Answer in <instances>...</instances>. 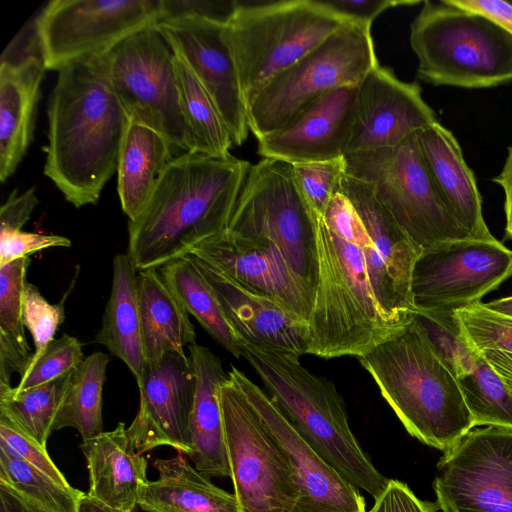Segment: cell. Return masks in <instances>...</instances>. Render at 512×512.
Segmentation results:
<instances>
[{
  "label": "cell",
  "mask_w": 512,
  "mask_h": 512,
  "mask_svg": "<svg viewBox=\"0 0 512 512\" xmlns=\"http://www.w3.org/2000/svg\"><path fill=\"white\" fill-rule=\"evenodd\" d=\"M57 72L48 107L44 174L80 208L96 204L117 171L127 114L109 82L102 54Z\"/></svg>",
  "instance_id": "6da1fadb"
},
{
  "label": "cell",
  "mask_w": 512,
  "mask_h": 512,
  "mask_svg": "<svg viewBox=\"0 0 512 512\" xmlns=\"http://www.w3.org/2000/svg\"><path fill=\"white\" fill-rule=\"evenodd\" d=\"M365 236L357 210L339 190L324 215L315 216L317 282L308 354L357 358L397 334L374 296Z\"/></svg>",
  "instance_id": "7a4b0ae2"
},
{
  "label": "cell",
  "mask_w": 512,
  "mask_h": 512,
  "mask_svg": "<svg viewBox=\"0 0 512 512\" xmlns=\"http://www.w3.org/2000/svg\"><path fill=\"white\" fill-rule=\"evenodd\" d=\"M250 167L232 155L174 157L144 210L128 221L127 254L135 268L159 269L226 232Z\"/></svg>",
  "instance_id": "3957f363"
},
{
  "label": "cell",
  "mask_w": 512,
  "mask_h": 512,
  "mask_svg": "<svg viewBox=\"0 0 512 512\" xmlns=\"http://www.w3.org/2000/svg\"><path fill=\"white\" fill-rule=\"evenodd\" d=\"M410 435L447 452L473 426L456 377L412 320L357 357Z\"/></svg>",
  "instance_id": "277c9868"
},
{
  "label": "cell",
  "mask_w": 512,
  "mask_h": 512,
  "mask_svg": "<svg viewBox=\"0 0 512 512\" xmlns=\"http://www.w3.org/2000/svg\"><path fill=\"white\" fill-rule=\"evenodd\" d=\"M241 348L242 356L297 432L351 484L377 499L389 479L359 445L334 383L309 371L295 354L248 342H241Z\"/></svg>",
  "instance_id": "5b68a950"
},
{
  "label": "cell",
  "mask_w": 512,
  "mask_h": 512,
  "mask_svg": "<svg viewBox=\"0 0 512 512\" xmlns=\"http://www.w3.org/2000/svg\"><path fill=\"white\" fill-rule=\"evenodd\" d=\"M418 79L434 86L490 88L512 81V36L491 19L424 1L410 26Z\"/></svg>",
  "instance_id": "8992f818"
},
{
  "label": "cell",
  "mask_w": 512,
  "mask_h": 512,
  "mask_svg": "<svg viewBox=\"0 0 512 512\" xmlns=\"http://www.w3.org/2000/svg\"><path fill=\"white\" fill-rule=\"evenodd\" d=\"M348 21L320 0L237 1L223 35L246 107L272 79Z\"/></svg>",
  "instance_id": "52a82bcc"
},
{
  "label": "cell",
  "mask_w": 512,
  "mask_h": 512,
  "mask_svg": "<svg viewBox=\"0 0 512 512\" xmlns=\"http://www.w3.org/2000/svg\"><path fill=\"white\" fill-rule=\"evenodd\" d=\"M371 27L349 20L265 85L246 107L256 139L283 128L328 92L358 86L379 64Z\"/></svg>",
  "instance_id": "ba28073f"
},
{
  "label": "cell",
  "mask_w": 512,
  "mask_h": 512,
  "mask_svg": "<svg viewBox=\"0 0 512 512\" xmlns=\"http://www.w3.org/2000/svg\"><path fill=\"white\" fill-rule=\"evenodd\" d=\"M351 177L369 184L398 225L422 250L474 239L451 214L422 159L416 134L400 143L345 156Z\"/></svg>",
  "instance_id": "9c48e42d"
},
{
  "label": "cell",
  "mask_w": 512,
  "mask_h": 512,
  "mask_svg": "<svg viewBox=\"0 0 512 512\" xmlns=\"http://www.w3.org/2000/svg\"><path fill=\"white\" fill-rule=\"evenodd\" d=\"M156 25L102 53L106 73L130 119L159 132L175 150L197 153L181 107L175 55Z\"/></svg>",
  "instance_id": "30bf717a"
},
{
  "label": "cell",
  "mask_w": 512,
  "mask_h": 512,
  "mask_svg": "<svg viewBox=\"0 0 512 512\" xmlns=\"http://www.w3.org/2000/svg\"><path fill=\"white\" fill-rule=\"evenodd\" d=\"M315 216L298 189L292 165L263 159L251 165L226 232L273 242L315 293Z\"/></svg>",
  "instance_id": "8fae6325"
},
{
  "label": "cell",
  "mask_w": 512,
  "mask_h": 512,
  "mask_svg": "<svg viewBox=\"0 0 512 512\" xmlns=\"http://www.w3.org/2000/svg\"><path fill=\"white\" fill-rule=\"evenodd\" d=\"M230 478L242 512H295L300 490L278 444L229 377L220 387Z\"/></svg>",
  "instance_id": "7c38bea8"
},
{
  "label": "cell",
  "mask_w": 512,
  "mask_h": 512,
  "mask_svg": "<svg viewBox=\"0 0 512 512\" xmlns=\"http://www.w3.org/2000/svg\"><path fill=\"white\" fill-rule=\"evenodd\" d=\"M159 20L160 0H52L35 19L34 37L46 70L58 71Z\"/></svg>",
  "instance_id": "4fadbf2b"
},
{
  "label": "cell",
  "mask_w": 512,
  "mask_h": 512,
  "mask_svg": "<svg viewBox=\"0 0 512 512\" xmlns=\"http://www.w3.org/2000/svg\"><path fill=\"white\" fill-rule=\"evenodd\" d=\"M442 512H512V428H472L437 464Z\"/></svg>",
  "instance_id": "5bb4252c"
},
{
  "label": "cell",
  "mask_w": 512,
  "mask_h": 512,
  "mask_svg": "<svg viewBox=\"0 0 512 512\" xmlns=\"http://www.w3.org/2000/svg\"><path fill=\"white\" fill-rule=\"evenodd\" d=\"M512 276V250L497 239L453 240L422 250L411 282L417 311H455Z\"/></svg>",
  "instance_id": "9a60e30c"
},
{
  "label": "cell",
  "mask_w": 512,
  "mask_h": 512,
  "mask_svg": "<svg viewBox=\"0 0 512 512\" xmlns=\"http://www.w3.org/2000/svg\"><path fill=\"white\" fill-rule=\"evenodd\" d=\"M339 191L357 210L366 230L364 248L378 306L398 333L413 320L411 282L422 252L364 181L345 174Z\"/></svg>",
  "instance_id": "2e32d148"
},
{
  "label": "cell",
  "mask_w": 512,
  "mask_h": 512,
  "mask_svg": "<svg viewBox=\"0 0 512 512\" xmlns=\"http://www.w3.org/2000/svg\"><path fill=\"white\" fill-rule=\"evenodd\" d=\"M228 375L278 444L295 476L300 490L295 512H366L359 489L312 448L268 394L235 366Z\"/></svg>",
  "instance_id": "e0dca14e"
},
{
  "label": "cell",
  "mask_w": 512,
  "mask_h": 512,
  "mask_svg": "<svg viewBox=\"0 0 512 512\" xmlns=\"http://www.w3.org/2000/svg\"><path fill=\"white\" fill-rule=\"evenodd\" d=\"M137 386L139 410L127 428L134 449L143 454L167 445L188 455L195 394V374L189 355L168 352L146 360Z\"/></svg>",
  "instance_id": "ac0fdd59"
},
{
  "label": "cell",
  "mask_w": 512,
  "mask_h": 512,
  "mask_svg": "<svg viewBox=\"0 0 512 512\" xmlns=\"http://www.w3.org/2000/svg\"><path fill=\"white\" fill-rule=\"evenodd\" d=\"M187 255L212 265L247 289L275 301L308 322L315 293L295 274L273 242L224 232L199 242Z\"/></svg>",
  "instance_id": "d6986e66"
},
{
  "label": "cell",
  "mask_w": 512,
  "mask_h": 512,
  "mask_svg": "<svg viewBox=\"0 0 512 512\" xmlns=\"http://www.w3.org/2000/svg\"><path fill=\"white\" fill-rule=\"evenodd\" d=\"M156 26L213 100L233 145H242L250 131L247 109L237 68L224 39V24L191 18L160 21Z\"/></svg>",
  "instance_id": "ffe728a7"
},
{
  "label": "cell",
  "mask_w": 512,
  "mask_h": 512,
  "mask_svg": "<svg viewBox=\"0 0 512 512\" xmlns=\"http://www.w3.org/2000/svg\"><path fill=\"white\" fill-rule=\"evenodd\" d=\"M435 121L420 86L378 64L358 85L346 155L394 146Z\"/></svg>",
  "instance_id": "44dd1931"
},
{
  "label": "cell",
  "mask_w": 512,
  "mask_h": 512,
  "mask_svg": "<svg viewBox=\"0 0 512 512\" xmlns=\"http://www.w3.org/2000/svg\"><path fill=\"white\" fill-rule=\"evenodd\" d=\"M357 94L358 86H345L323 95L286 126L258 139V154L291 165L345 157Z\"/></svg>",
  "instance_id": "7402d4cb"
},
{
  "label": "cell",
  "mask_w": 512,
  "mask_h": 512,
  "mask_svg": "<svg viewBox=\"0 0 512 512\" xmlns=\"http://www.w3.org/2000/svg\"><path fill=\"white\" fill-rule=\"evenodd\" d=\"M192 258L214 289L240 343L248 342L299 357L308 354L307 322L212 265Z\"/></svg>",
  "instance_id": "603a6c76"
},
{
  "label": "cell",
  "mask_w": 512,
  "mask_h": 512,
  "mask_svg": "<svg viewBox=\"0 0 512 512\" xmlns=\"http://www.w3.org/2000/svg\"><path fill=\"white\" fill-rule=\"evenodd\" d=\"M35 38V37H34ZM46 68L36 40L0 64V180L16 171L33 140L36 107Z\"/></svg>",
  "instance_id": "cb8c5ba5"
},
{
  "label": "cell",
  "mask_w": 512,
  "mask_h": 512,
  "mask_svg": "<svg viewBox=\"0 0 512 512\" xmlns=\"http://www.w3.org/2000/svg\"><path fill=\"white\" fill-rule=\"evenodd\" d=\"M418 147L443 202L476 240L494 241L482 213V198L453 133L438 120L416 133Z\"/></svg>",
  "instance_id": "d4e9b609"
},
{
  "label": "cell",
  "mask_w": 512,
  "mask_h": 512,
  "mask_svg": "<svg viewBox=\"0 0 512 512\" xmlns=\"http://www.w3.org/2000/svg\"><path fill=\"white\" fill-rule=\"evenodd\" d=\"M195 374V394L189 420L193 466L206 477H230L220 387L227 380L221 359L196 342L188 346Z\"/></svg>",
  "instance_id": "484cf974"
},
{
  "label": "cell",
  "mask_w": 512,
  "mask_h": 512,
  "mask_svg": "<svg viewBox=\"0 0 512 512\" xmlns=\"http://www.w3.org/2000/svg\"><path fill=\"white\" fill-rule=\"evenodd\" d=\"M80 448L89 472L88 494L113 509L132 512L148 481L147 461L134 449L125 424L83 439Z\"/></svg>",
  "instance_id": "4316f807"
},
{
  "label": "cell",
  "mask_w": 512,
  "mask_h": 512,
  "mask_svg": "<svg viewBox=\"0 0 512 512\" xmlns=\"http://www.w3.org/2000/svg\"><path fill=\"white\" fill-rule=\"evenodd\" d=\"M159 477L141 488L138 506L145 512H242L237 498L189 464L182 453L156 459Z\"/></svg>",
  "instance_id": "83f0119b"
},
{
  "label": "cell",
  "mask_w": 512,
  "mask_h": 512,
  "mask_svg": "<svg viewBox=\"0 0 512 512\" xmlns=\"http://www.w3.org/2000/svg\"><path fill=\"white\" fill-rule=\"evenodd\" d=\"M173 151L163 135L127 116L116 172L121 208L129 221L148 204Z\"/></svg>",
  "instance_id": "f1b7e54d"
},
{
  "label": "cell",
  "mask_w": 512,
  "mask_h": 512,
  "mask_svg": "<svg viewBox=\"0 0 512 512\" xmlns=\"http://www.w3.org/2000/svg\"><path fill=\"white\" fill-rule=\"evenodd\" d=\"M95 342L121 359L138 384L145 365L142 339L138 270L127 253L113 259L110 296Z\"/></svg>",
  "instance_id": "f546056e"
},
{
  "label": "cell",
  "mask_w": 512,
  "mask_h": 512,
  "mask_svg": "<svg viewBox=\"0 0 512 512\" xmlns=\"http://www.w3.org/2000/svg\"><path fill=\"white\" fill-rule=\"evenodd\" d=\"M138 289L145 359L168 352L184 354V347L195 342L194 326L160 270L138 271Z\"/></svg>",
  "instance_id": "4dcf8cb0"
},
{
  "label": "cell",
  "mask_w": 512,
  "mask_h": 512,
  "mask_svg": "<svg viewBox=\"0 0 512 512\" xmlns=\"http://www.w3.org/2000/svg\"><path fill=\"white\" fill-rule=\"evenodd\" d=\"M159 270L188 314H191L226 351L240 358V341L227 320L214 289L194 259L185 255L170 261Z\"/></svg>",
  "instance_id": "1f68e13d"
},
{
  "label": "cell",
  "mask_w": 512,
  "mask_h": 512,
  "mask_svg": "<svg viewBox=\"0 0 512 512\" xmlns=\"http://www.w3.org/2000/svg\"><path fill=\"white\" fill-rule=\"evenodd\" d=\"M30 258L0 265V391L11 388L32 357L23 320V293Z\"/></svg>",
  "instance_id": "d6a6232c"
},
{
  "label": "cell",
  "mask_w": 512,
  "mask_h": 512,
  "mask_svg": "<svg viewBox=\"0 0 512 512\" xmlns=\"http://www.w3.org/2000/svg\"><path fill=\"white\" fill-rule=\"evenodd\" d=\"M110 357L100 351L84 358L72 372L52 430L75 428L82 439L103 432L102 401Z\"/></svg>",
  "instance_id": "836d02e7"
},
{
  "label": "cell",
  "mask_w": 512,
  "mask_h": 512,
  "mask_svg": "<svg viewBox=\"0 0 512 512\" xmlns=\"http://www.w3.org/2000/svg\"><path fill=\"white\" fill-rule=\"evenodd\" d=\"M174 55L181 107L197 153L216 158L231 155L234 145L217 107L183 59Z\"/></svg>",
  "instance_id": "e575fe53"
},
{
  "label": "cell",
  "mask_w": 512,
  "mask_h": 512,
  "mask_svg": "<svg viewBox=\"0 0 512 512\" xmlns=\"http://www.w3.org/2000/svg\"><path fill=\"white\" fill-rule=\"evenodd\" d=\"M72 372L21 392L14 391L13 387L0 391V413L46 448Z\"/></svg>",
  "instance_id": "d590c367"
},
{
  "label": "cell",
  "mask_w": 512,
  "mask_h": 512,
  "mask_svg": "<svg viewBox=\"0 0 512 512\" xmlns=\"http://www.w3.org/2000/svg\"><path fill=\"white\" fill-rule=\"evenodd\" d=\"M457 382L474 427L512 428V391L482 354L475 369Z\"/></svg>",
  "instance_id": "8d00e7d4"
},
{
  "label": "cell",
  "mask_w": 512,
  "mask_h": 512,
  "mask_svg": "<svg viewBox=\"0 0 512 512\" xmlns=\"http://www.w3.org/2000/svg\"><path fill=\"white\" fill-rule=\"evenodd\" d=\"M0 481L49 512H78L83 492L0 448Z\"/></svg>",
  "instance_id": "74e56055"
},
{
  "label": "cell",
  "mask_w": 512,
  "mask_h": 512,
  "mask_svg": "<svg viewBox=\"0 0 512 512\" xmlns=\"http://www.w3.org/2000/svg\"><path fill=\"white\" fill-rule=\"evenodd\" d=\"M413 321L426 342L457 378L472 372L481 354L465 339L454 311H415Z\"/></svg>",
  "instance_id": "f35d334b"
},
{
  "label": "cell",
  "mask_w": 512,
  "mask_h": 512,
  "mask_svg": "<svg viewBox=\"0 0 512 512\" xmlns=\"http://www.w3.org/2000/svg\"><path fill=\"white\" fill-rule=\"evenodd\" d=\"M469 346L481 354L496 350L512 354V318L478 301L454 311Z\"/></svg>",
  "instance_id": "ab89813d"
},
{
  "label": "cell",
  "mask_w": 512,
  "mask_h": 512,
  "mask_svg": "<svg viewBox=\"0 0 512 512\" xmlns=\"http://www.w3.org/2000/svg\"><path fill=\"white\" fill-rule=\"evenodd\" d=\"M83 360L79 340L63 334L54 339L38 358L30 360L13 389L21 392L54 381L74 371Z\"/></svg>",
  "instance_id": "60d3db41"
},
{
  "label": "cell",
  "mask_w": 512,
  "mask_h": 512,
  "mask_svg": "<svg viewBox=\"0 0 512 512\" xmlns=\"http://www.w3.org/2000/svg\"><path fill=\"white\" fill-rule=\"evenodd\" d=\"M293 176L304 200L318 216H323L339 190L345 175V157L292 165Z\"/></svg>",
  "instance_id": "b9f144b4"
},
{
  "label": "cell",
  "mask_w": 512,
  "mask_h": 512,
  "mask_svg": "<svg viewBox=\"0 0 512 512\" xmlns=\"http://www.w3.org/2000/svg\"><path fill=\"white\" fill-rule=\"evenodd\" d=\"M64 319L63 299L57 304H51L36 286L26 282L23 293V320L35 346L30 360L38 358L54 340V335Z\"/></svg>",
  "instance_id": "7bdbcfd3"
},
{
  "label": "cell",
  "mask_w": 512,
  "mask_h": 512,
  "mask_svg": "<svg viewBox=\"0 0 512 512\" xmlns=\"http://www.w3.org/2000/svg\"><path fill=\"white\" fill-rule=\"evenodd\" d=\"M0 448L35 466L56 482L65 486L70 485L51 460L46 448L23 432L2 413H0Z\"/></svg>",
  "instance_id": "ee69618b"
},
{
  "label": "cell",
  "mask_w": 512,
  "mask_h": 512,
  "mask_svg": "<svg viewBox=\"0 0 512 512\" xmlns=\"http://www.w3.org/2000/svg\"><path fill=\"white\" fill-rule=\"evenodd\" d=\"M235 0H160V21L202 19L225 24L232 16Z\"/></svg>",
  "instance_id": "f6af8a7d"
},
{
  "label": "cell",
  "mask_w": 512,
  "mask_h": 512,
  "mask_svg": "<svg viewBox=\"0 0 512 512\" xmlns=\"http://www.w3.org/2000/svg\"><path fill=\"white\" fill-rule=\"evenodd\" d=\"M67 237L54 234L14 231L0 234V265L52 247H71Z\"/></svg>",
  "instance_id": "bcb514c9"
},
{
  "label": "cell",
  "mask_w": 512,
  "mask_h": 512,
  "mask_svg": "<svg viewBox=\"0 0 512 512\" xmlns=\"http://www.w3.org/2000/svg\"><path fill=\"white\" fill-rule=\"evenodd\" d=\"M436 503L419 499L403 482L389 479L369 512H436Z\"/></svg>",
  "instance_id": "7dc6e473"
},
{
  "label": "cell",
  "mask_w": 512,
  "mask_h": 512,
  "mask_svg": "<svg viewBox=\"0 0 512 512\" xmlns=\"http://www.w3.org/2000/svg\"><path fill=\"white\" fill-rule=\"evenodd\" d=\"M348 20L370 23L384 11L405 5L419 4L411 0H320Z\"/></svg>",
  "instance_id": "c3c4849f"
},
{
  "label": "cell",
  "mask_w": 512,
  "mask_h": 512,
  "mask_svg": "<svg viewBox=\"0 0 512 512\" xmlns=\"http://www.w3.org/2000/svg\"><path fill=\"white\" fill-rule=\"evenodd\" d=\"M38 203L35 187L12 191L0 208V234L22 230Z\"/></svg>",
  "instance_id": "681fc988"
},
{
  "label": "cell",
  "mask_w": 512,
  "mask_h": 512,
  "mask_svg": "<svg viewBox=\"0 0 512 512\" xmlns=\"http://www.w3.org/2000/svg\"><path fill=\"white\" fill-rule=\"evenodd\" d=\"M453 5L481 14L512 36V2L500 0H449Z\"/></svg>",
  "instance_id": "f907efd6"
},
{
  "label": "cell",
  "mask_w": 512,
  "mask_h": 512,
  "mask_svg": "<svg viewBox=\"0 0 512 512\" xmlns=\"http://www.w3.org/2000/svg\"><path fill=\"white\" fill-rule=\"evenodd\" d=\"M492 181L504 191V210L506 217V237L512 240V145L508 148L507 157L501 172Z\"/></svg>",
  "instance_id": "816d5d0a"
},
{
  "label": "cell",
  "mask_w": 512,
  "mask_h": 512,
  "mask_svg": "<svg viewBox=\"0 0 512 512\" xmlns=\"http://www.w3.org/2000/svg\"><path fill=\"white\" fill-rule=\"evenodd\" d=\"M0 512H49L0 481Z\"/></svg>",
  "instance_id": "f5cc1de1"
},
{
  "label": "cell",
  "mask_w": 512,
  "mask_h": 512,
  "mask_svg": "<svg viewBox=\"0 0 512 512\" xmlns=\"http://www.w3.org/2000/svg\"><path fill=\"white\" fill-rule=\"evenodd\" d=\"M481 354L494 367L512 391V354L496 350H486Z\"/></svg>",
  "instance_id": "db71d44e"
},
{
  "label": "cell",
  "mask_w": 512,
  "mask_h": 512,
  "mask_svg": "<svg viewBox=\"0 0 512 512\" xmlns=\"http://www.w3.org/2000/svg\"><path fill=\"white\" fill-rule=\"evenodd\" d=\"M78 512H125L113 509L91 497L88 493L83 494Z\"/></svg>",
  "instance_id": "11a10c76"
},
{
  "label": "cell",
  "mask_w": 512,
  "mask_h": 512,
  "mask_svg": "<svg viewBox=\"0 0 512 512\" xmlns=\"http://www.w3.org/2000/svg\"><path fill=\"white\" fill-rule=\"evenodd\" d=\"M484 305L494 312L512 318V296L493 300L491 302L484 303Z\"/></svg>",
  "instance_id": "9f6ffc18"
}]
</instances>
